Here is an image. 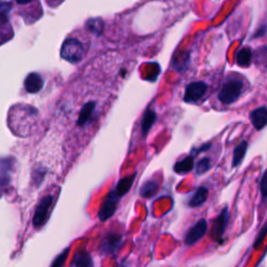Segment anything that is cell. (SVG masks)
Wrapping results in <instances>:
<instances>
[{"label":"cell","instance_id":"obj_1","mask_svg":"<svg viewBox=\"0 0 267 267\" xmlns=\"http://www.w3.org/2000/svg\"><path fill=\"white\" fill-rule=\"evenodd\" d=\"M243 91V82L237 77H228L221 85L218 92V100L222 105L230 106L239 99Z\"/></svg>","mask_w":267,"mask_h":267},{"label":"cell","instance_id":"obj_2","mask_svg":"<svg viewBox=\"0 0 267 267\" xmlns=\"http://www.w3.org/2000/svg\"><path fill=\"white\" fill-rule=\"evenodd\" d=\"M86 53L83 42L77 38H67L61 49V56L67 62L79 63Z\"/></svg>","mask_w":267,"mask_h":267},{"label":"cell","instance_id":"obj_3","mask_svg":"<svg viewBox=\"0 0 267 267\" xmlns=\"http://www.w3.org/2000/svg\"><path fill=\"white\" fill-rule=\"evenodd\" d=\"M54 203V197L51 195H47L40 201L38 204L36 211L33 214L32 218V225L36 229H41L45 225V222L48 219V216L51 211V206Z\"/></svg>","mask_w":267,"mask_h":267},{"label":"cell","instance_id":"obj_4","mask_svg":"<svg viewBox=\"0 0 267 267\" xmlns=\"http://www.w3.org/2000/svg\"><path fill=\"white\" fill-rule=\"evenodd\" d=\"M208 91V85L205 82H193L189 84L184 94V101L186 103H194L201 100Z\"/></svg>","mask_w":267,"mask_h":267},{"label":"cell","instance_id":"obj_5","mask_svg":"<svg viewBox=\"0 0 267 267\" xmlns=\"http://www.w3.org/2000/svg\"><path fill=\"white\" fill-rule=\"evenodd\" d=\"M229 219H230V213L228 210V207H225V208H223L222 211L220 212V214L218 215V217L213 222V226L210 232L211 237L215 241L222 240L223 234H225V231L229 223Z\"/></svg>","mask_w":267,"mask_h":267},{"label":"cell","instance_id":"obj_6","mask_svg":"<svg viewBox=\"0 0 267 267\" xmlns=\"http://www.w3.org/2000/svg\"><path fill=\"white\" fill-rule=\"evenodd\" d=\"M118 200H119V197L114 193V191H112L106 197V200L103 201L101 208L98 212V217L101 221H106L113 216L117 209Z\"/></svg>","mask_w":267,"mask_h":267},{"label":"cell","instance_id":"obj_7","mask_svg":"<svg viewBox=\"0 0 267 267\" xmlns=\"http://www.w3.org/2000/svg\"><path fill=\"white\" fill-rule=\"evenodd\" d=\"M207 231H208V223H207V221L205 219L199 220L187 232L185 237V243L187 245L195 244L197 241L205 236Z\"/></svg>","mask_w":267,"mask_h":267},{"label":"cell","instance_id":"obj_8","mask_svg":"<svg viewBox=\"0 0 267 267\" xmlns=\"http://www.w3.org/2000/svg\"><path fill=\"white\" fill-rule=\"evenodd\" d=\"M122 244V237L119 234L110 233L101 242V251L106 254L113 255Z\"/></svg>","mask_w":267,"mask_h":267},{"label":"cell","instance_id":"obj_9","mask_svg":"<svg viewBox=\"0 0 267 267\" xmlns=\"http://www.w3.org/2000/svg\"><path fill=\"white\" fill-rule=\"evenodd\" d=\"M253 126L257 131H261L267 125V108L260 107L251 112L249 114Z\"/></svg>","mask_w":267,"mask_h":267},{"label":"cell","instance_id":"obj_10","mask_svg":"<svg viewBox=\"0 0 267 267\" xmlns=\"http://www.w3.org/2000/svg\"><path fill=\"white\" fill-rule=\"evenodd\" d=\"M43 85H44V82L38 73H30L24 82L25 89L30 93L39 92L42 89Z\"/></svg>","mask_w":267,"mask_h":267},{"label":"cell","instance_id":"obj_11","mask_svg":"<svg viewBox=\"0 0 267 267\" xmlns=\"http://www.w3.org/2000/svg\"><path fill=\"white\" fill-rule=\"evenodd\" d=\"M254 58V54L249 47H242L236 54V64L239 67L247 68L251 66Z\"/></svg>","mask_w":267,"mask_h":267},{"label":"cell","instance_id":"obj_12","mask_svg":"<svg viewBox=\"0 0 267 267\" xmlns=\"http://www.w3.org/2000/svg\"><path fill=\"white\" fill-rule=\"evenodd\" d=\"M247 151V142L242 141L240 142L233 151V160H232V167H239L242 163L243 159L245 158V154Z\"/></svg>","mask_w":267,"mask_h":267},{"label":"cell","instance_id":"obj_13","mask_svg":"<svg viewBox=\"0 0 267 267\" xmlns=\"http://www.w3.org/2000/svg\"><path fill=\"white\" fill-rule=\"evenodd\" d=\"M208 195H209L208 189L204 186L200 187L195 191V193L193 194L190 201H189V206H190L191 208H197V207H201L202 205L205 204L207 199H208Z\"/></svg>","mask_w":267,"mask_h":267},{"label":"cell","instance_id":"obj_14","mask_svg":"<svg viewBox=\"0 0 267 267\" xmlns=\"http://www.w3.org/2000/svg\"><path fill=\"white\" fill-rule=\"evenodd\" d=\"M193 168H194V157L191 154V156H188L183 160L177 162L174 167V170L178 175H185L188 174V172H190Z\"/></svg>","mask_w":267,"mask_h":267},{"label":"cell","instance_id":"obj_15","mask_svg":"<svg viewBox=\"0 0 267 267\" xmlns=\"http://www.w3.org/2000/svg\"><path fill=\"white\" fill-rule=\"evenodd\" d=\"M75 267H94V262L90 254L86 251L76 253L73 259Z\"/></svg>","mask_w":267,"mask_h":267},{"label":"cell","instance_id":"obj_16","mask_svg":"<svg viewBox=\"0 0 267 267\" xmlns=\"http://www.w3.org/2000/svg\"><path fill=\"white\" fill-rule=\"evenodd\" d=\"M134 179H135V176H131V177L122 178L118 183V185L116 186L115 190H114V193L119 197V199L120 197L124 196L128 192V190H130L132 185H133Z\"/></svg>","mask_w":267,"mask_h":267},{"label":"cell","instance_id":"obj_17","mask_svg":"<svg viewBox=\"0 0 267 267\" xmlns=\"http://www.w3.org/2000/svg\"><path fill=\"white\" fill-rule=\"evenodd\" d=\"M159 189V184L157 182H154V180H148V182H146L140 190V193L145 199H150L154 194L158 192Z\"/></svg>","mask_w":267,"mask_h":267},{"label":"cell","instance_id":"obj_18","mask_svg":"<svg viewBox=\"0 0 267 267\" xmlns=\"http://www.w3.org/2000/svg\"><path fill=\"white\" fill-rule=\"evenodd\" d=\"M255 63L259 66H267V46H261L254 54Z\"/></svg>","mask_w":267,"mask_h":267},{"label":"cell","instance_id":"obj_19","mask_svg":"<svg viewBox=\"0 0 267 267\" xmlns=\"http://www.w3.org/2000/svg\"><path fill=\"white\" fill-rule=\"evenodd\" d=\"M196 175H204L211 168V160L210 158H203L196 164Z\"/></svg>","mask_w":267,"mask_h":267},{"label":"cell","instance_id":"obj_20","mask_svg":"<svg viewBox=\"0 0 267 267\" xmlns=\"http://www.w3.org/2000/svg\"><path fill=\"white\" fill-rule=\"evenodd\" d=\"M69 255V248H66L65 251H63L61 254H59L56 259L54 260V262L51 263L50 267H63L64 264L66 263V260Z\"/></svg>","mask_w":267,"mask_h":267},{"label":"cell","instance_id":"obj_21","mask_svg":"<svg viewBox=\"0 0 267 267\" xmlns=\"http://www.w3.org/2000/svg\"><path fill=\"white\" fill-rule=\"evenodd\" d=\"M260 191L264 197H267V169L262 176L261 182H260Z\"/></svg>","mask_w":267,"mask_h":267},{"label":"cell","instance_id":"obj_22","mask_svg":"<svg viewBox=\"0 0 267 267\" xmlns=\"http://www.w3.org/2000/svg\"><path fill=\"white\" fill-rule=\"evenodd\" d=\"M266 234H267V223L265 225V227L260 231L259 235H258V238L255 241V245H254L255 247H258V246H259L262 243V241L264 240Z\"/></svg>","mask_w":267,"mask_h":267},{"label":"cell","instance_id":"obj_23","mask_svg":"<svg viewBox=\"0 0 267 267\" xmlns=\"http://www.w3.org/2000/svg\"><path fill=\"white\" fill-rule=\"evenodd\" d=\"M211 146L212 144L209 142V143H205L203 144L202 146H200V148H194L191 153H193V157L196 156V154H199L200 152H204V151H207V150H209L211 148Z\"/></svg>","mask_w":267,"mask_h":267},{"label":"cell","instance_id":"obj_24","mask_svg":"<svg viewBox=\"0 0 267 267\" xmlns=\"http://www.w3.org/2000/svg\"><path fill=\"white\" fill-rule=\"evenodd\" d=\"M266 32H267V25H262V27H260L259 29H258L256 30V32L254 33V39L265 36Z\"/></svg>","mask_w":267,"mask_h":267},{"label":"cell","instance_id":"obj_25","mask_svg":"<svg viewBox=\"0 0 267 267\" xmlns=\"http://www.w3.org/2000/svg\"><path fill=\"white\" fill-rule=\"evenodd\" d=\"M5 15H6V13L4 11H0V29H1V27L2 25H4V22L6 21Z\"/></svg>","mask_w":267,"mask_h":267},{"label":"cell","instance_id":"obj_26","mask_svg":"<svg viewBox=\"0 0 267 267\" xmlns=\"http://www.w3.org/2000/svg\"><path fill=\"white\" fill-rule=\"evenodd\" d=\"M17 2H18L19 4H27V3H30L31 2L32 0H16Z\"/></svg>","mask_w":267,"mask_h":267}]
</instances>
